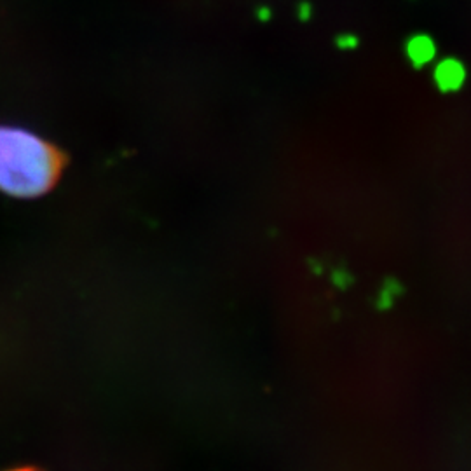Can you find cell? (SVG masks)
<instances>
[{
	"label": "cell",
	"instance_id": "6da1fadb",
	"mask_svg": "<svg viewBox=\"0 0 471 471\" xmlns=\"http://www.w3.org/2000/svg\"><path fill=\"white\" fill-rule=\"evenodd\" d=\"M65 157L52 143L21 126L0 124V192L32 199L58 182Z\"/></svg>",
	"mask_w": 471,
	"mask_h": 471
},
{
	"label": "cell",
	"instance_id": "277c9868",
	"mask_svg": "<svg viewBox=\"0 0 471 471\" xmlns=\"http://www.w3.org/2000/svg\"><path fill=\"white\" fill-rule=\"evenodd\" d=\"M335 46H337L341 51H354L360 46V39L354 33H341V35L335 37Z\"/></svg>",
	"mask_w": 471,
	"mask_h": 471
},
{
	"label": "cell",
	"instance_id": "5b68a950",
	"mask_svg": "<svg viewBox=\"0 0 471 471\" xmlns=\"http://www.w3.org/2000/svg\"><path fill=\"white\" fill-rule=\"evenodd\" d=\"M312 13H314V7L309 0H300L295 7V16L297 20L302 21V23H307V21L312 20Z\"/></svg>",
	"mask_w": 471,
	"mask_h": 471
},
{
	"label": "cell",
	"instance_id": "52a82bcc",
	"mask_svg": "<svg viewBox=\"0 0 471 471\" xmlns=\"http://www.w3.org/2000/svg\"><path fill=\"white\" fill-rule=\"evenodd\" d=\"M14 471H35V470H32V468H25V470H14Z\"/></svg>",
	"mask_w": 471,
	"mask_h": 471
},
{
	"label": "cell",
	"instance_id": "7a4b0ae2",
	"mask_svg": "<svg viewBox=\"0 0 471 471\" xmlns=\"http://www.w3.org/2000/svg\"><path fill=\"white\" fill-rule=\"evenodd\" d=\"M431 67L433 84L442 94L459 93L468 82V69L458 56H443Z\"/></svg>",
	"mask_w": 471,
	"mask_h": 471
},
{
	"label": "cell",
	"instance_id": "8992f818",
	"mask_svg": "<svg viewBox=\"0 0 471 471\" xmlns=\"http://www.w3.org/2000/svg\"><path fill=\"white\" fill-rule=\"evenodd\" d=\"M255 18L260 23H269L273 20V11H271L269 6H260L255 9Z\"/></svg>",
	"mask_w": 471,
	"mask_h": 471
},
{
	"label": "cell",
	"instance_id": "3957f363",
	"mask_svg": "<svg viewBox=\"0 0 471 471\" xmlns=\"http://www.w3.org/2000/svg\"><path fill=\"white\" fill-rule=\"evenodd\" d=\"M403 52L414 70H423L438 59V44L429 33L416 32L407 37Z\"/></svg>",
	"mask_w": 471,
	"mask_h": 471
}]
</instances>
